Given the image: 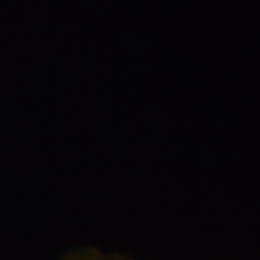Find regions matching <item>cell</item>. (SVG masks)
<instances>
[{"mask_svg":"<svg viewBox=\"0 0 260 260\" xmlns=\"http://www.w3.org/2000/svg\"><path fill=\"white\" fill-rule=\"evenodd\" d=\"M64 260H133L121 254H114V252L96 251V249H83V251H75L68 254Z\"/></svg>","mask_w":260,"mask_h":260,"instance_id":"obj_1","label":"cell"}]
</instances>
